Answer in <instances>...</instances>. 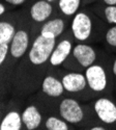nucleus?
<instances>
[{
    "instance_id": "obj_1",
    "label": "nucleus",
    "mask_w": 116,
    "mask_h": 130,
    "mask_svg": "<svg viewBox=\"0 0 116 130\" xmlns=\"http://www.w3.org/2000/svg\"><path fill=\"white\" fill-rule=\"evenodd\" d=\"M56 45V39H50L39 35L33 42L28 56L31 63L34 66H40L45 63L50 56Z\"/></svg>"
},
{
    "instance_id": "obj_13",
    "label": "nucleus",
    "mask_w": 116,
    "mask_h": 130,
    "mask_svg": "<svg viewBox=\"0 0 116 130\" xmlns=\"http://www.w3.org/2000/svg\"><path fill=\"white\" fill-rule=\"evenodd\" d=\"M22 121L28 130H33L40 125L41 115L39 113L38 109L35 106L31 105V106H28L24 110L22 115Z\"/></svg>"
},
{
    "instance_id": "obj_3",
    "label": "nucleus",
    "mask_w": 116,
    "mask_h": 130,
    "mask_svg": "<svg viewBox=\"0 0 116 130\" xmlns=\"http://www.w3.org/2000/svg\"><path fill=\"white\" fill-rule=\"evenodd\" d=\"M72 31L76 40L80 42L87 41L92 32V21L86 13H77L72 23Z\"/></svg>"
},
{
    "instance_id": "obj_8",
    "label": "nucleus",
    "mask_w": 116,
    "mask_h": 130,
    "mask_svg": "<svg viewBox=\"0 0 116 130\" xmlns=\"http://www.w3.org/2000/svg\"><path fill=\"white\" fill-rule=\"evenodd\" d=\"M28 45H29L28 34L25 30H19L15 34V36L12 40L10 47H9V52L13 57L19 58L26 53Z\"/></svg>"
},
{
    "instance_id": "obj_18",
    "label": "nucleus",
    "mask_w": 116,
    "mask_h": 130,
    "mask_svg": "<svg viewBox=\"0 0 116 130\" xmlns=\"http://www.w3.org/2000/svg\"><path fill=\"white\" fill-rule=\"evenodd\" d=\"M104 15L109 24L116 25V5H107L104 10Z\"/></svg>"
},
{
    "instance_id": "obj_26",
    "label": "nucleus",
    "mask_w": 116,
    "mask_h": 130,
    "mask_svg": "<svg viewBox=\"0 0 116 130\" xmlns=\"http://www.w3.org/2000/svg\"><path fill=\"white\" fill-rule=\"evenodd\" d=\"M48 1H50V2H51V1H53V0H48Z\"/></svg>"
},
{
    "instance_id": "obj_19",
    "label": "nucleus",
    "mask_w": 116,
    "mask_h": 130,
    "mask_svg": "<svg viewBox=\"0 0 116 130\" xmlns=\"http://www.w3.org/2000/svg\"><path fill=\"white\" fill-rule=\"evenodd\" d=\"M106 42L112 47H116V25H113L108 29L105 36Z\"/></svg>"
},
{
    "instance_id": "obj_7",
    "label": "nucleus",
    "mask_w": 116,
    "mask_h": 130,
    "mask_svg": "<svg viewBox=\"0 0 116 130\" xmlns=\"http://www.w3.org/2000/svg\"><path fill=\"white\" fill-rule=\"evenodd\" d=\"M64 90L69 93H79L83 91L87 85V80L85 75L81 73H67L61 79Z\"/></svg>"
},
{
    "instance_id": "obj_17",
    "label": "nucleus",
    "mask_w": 116,
    "mask_h": 130,
    "mask_svg": "<svg viewBox=\"0 0 116 130\" xmlns=\"http://www.w3.org/2000/svg\"><path fill=\"white\" fill-rule=\"evenodd\" d=\"M45 125L48 130H67V129H69L66 121H62L56 117H49L46 120Z\"/></svg>"
},
{
    "instance_id": "obj_4",
    "label": "nucleus",
    "mask_w": 116,
    "mask_h": 130,
    "mask_svg": "<svg viewBox=\"0 0 116 130\" xmlns=\"http://www.w3.org/2000/svg\"><path fill=\"white\" fill-rule=\"evenodd\" d=\"M85 77L87 80V85L97 93H101L107 88V74L104 68L99 64H91L90 67L86 68Z\"/></svg>"
},
{
    "instance_id": "obj_16",
    "label": "nucleus",
    "mask_w": 116,
    "mask_h": 130,
    "mask_svg": "<svg viewBox=\"0 0 116 130\" xmlns=\"http://www.w3.org/2000/svg\"><path fill=\"white\" fill-rule=\"evenodd\" d=\"M16 34L15 27L8 22H0V45L12 42Z\"/></svg>"
},
{
    "instance_id": "obj_22",
    "label": "nucleus",
    "mask_w": 116,
    "mask_h": 130,
    "mask_svg": "<svg viewBox=\"0 0 116 130\" xmlns=\"http://www.w3.org/2000/svg\"><path fill=\"white\" fill-rule=\"evenodd\" d=\"M107 5H116V0H103Z\"/></svg>"
},
{
    "instance_id": "obj_12",
    "label": "nucleus",
    "mask_w": 116,
    "mask_h": 130,
    "mask_svg": "<svg viewBox=\"0 0 116 130\" xmlns=\"http://www.w3.org/2000/svg\"><path fill=\"white\" fill-rule=\"evenodd\" d=\"M41 88H43V92L45 94L50 97H54V98L61 96L62 93L64 92V86L62 84V81L53 76H47L43 81Z\"/></svg>"
},
{
    "instance_id": "obj_25",
    "label": "nucleus",
    "mask_w": 116,
    "mask_h": 130,
    "mask_svg": "<svg viewBox=\"0 0 116 130\" xmlns=\"http://www.w3.org/2000/svg\"><path fill=\"white\" fill-rule=\"evenodd\" d=\"M4 12H5V7H4V5L0 3V16L3 15V14H4Z\"/></svg>"
},
{
    "instance_id": "obj_6",
    "label": "nucleus",
    "mask_w": 116,
    "mask_h": 130,
    "mask_svg": "<svg viewBox=\"0 0 116 130\" xmlns=\"http://www.w3.org/2000/svg\"><path fill=\"white\" fill-rule=\"evenodd\" d=\"M72 54L76 60L83 68H88L94 63L97 59V52L91 46L85 44H79L74 47Z\"/></svg>"
},
{
    "instance_id": "obj_11",
    "label": "nucleus",
    "mask_w": 116,
    "mask_h": 130,
    "mask_svg": "<svg viewBox=\"0 0 116 130\" xmlns=\"http://www.w3.org/2000/svg\"><path fill=\"white\" fill-rule=\"evenodd\" d=\"M64 28H65L64 21L60 18H55V19L49 20L48 22L44 24V26L41 27L40 35L46 38L56 39L64 31Z\"/></svg>"
},
{
    "instance_id": "obj_15",
    "label": "nucleus",
    "mask_w": 116,
    "mask_h": 130,
    "mask_svg": "<svg viewBox=\"0 0 116 130\" xmlns=\"http://www.w3.org/2000/svg\"><path fill=\"white\" fill-rule=\"evenodd\" d=\"M59 8L65 16H73L77 14L80 7L81 0H59Z\"/></svg>"
},
{
    "instance_id": "obj_9",
    "label": "nucleus",
    "mask_w": 116,
    "mask_h": 130,
    "mask_svg": "<svg viewBox=\"0 0 116 130\" xmlns=\"http://www.w3.org/2000/svg\"><path fill=\"white\" fill-rule=\"evenodd\" d=\"M73 51V45L72 43L67 40H63L61 41L57 46H55L53 52H52L51 56H50V63L53 67L60 66L66 60L68 55Z\"/></svg>"
},
{
    "instance_id": "obj_24",
    "label": "nucleus",
    "mask_w": 116,
    "mask_h": 130,
    "mask_svg": "<svg viewBox=\"0 0 116 130\" xmlns=\"http://www.w3.org/2000/svg\"><path fill=\"white\" fill-rule=\"evenodd\" d=\"M90 129L91 130H105L106 128H104L103 126H94V127H91Z\"/></svg>"
},
{
    "instance_id": "obj_5",
    "label": "nucleus",
    "mask_w": 116,
    "mask_h": 130,
    "mask_svg": "<svg viewBox=\"0 0 116 130\" xmlns=\"http://www.w3.org/2000/svg\"><path fill=\"white\" fill-rule=\"evenodd\" d=\"M94 111L105 124L116 122V104L108 98H100L94 103Z\"/></svg>"
},
{
    "instance_id": "obj_21",
    "label": "nucleus",
    "mask_w": 116,
    "mask_h": 130,
    "mask_svg": "<svg viewBox=\"0 0 116 130\" xmlns=\"http://www.w3.org/2000/svg\"><path fill=\"white\" fill-rule=\"evenodd\" d=\"M4 1H6L7 3H10V4H14V5H20L24 3L26 0H4Z\"/></svg>"
},
{
    "instance_id": "obj_20",
    "label": "nucleus",
    "mask_w": 116,
    "mask_h": 130,
    "mask_svg": "<svg viewBox=\"0 0 116 130\" xmlns=\"http://www.w3.org/2000/svg\"><path fill=\"white\" fill-rule=\"evenodd\" d=\"M8 50H9V47L7 44H1L0 45V66L3 63V61L5 60L6 58V55L8 53Z\"/></svg>"
},
{
    "instance_id": "obj_23",
    "label": "nucleus",
    "mask_w": 116,
    "mask_h": 130,
    "mask_svg": "<svg viewBox=\"0 0 116 130\" xmlns=\"http://www.w3.org/2000/svg\"><path fill=\"white\" fill-rule=\"evenodd\" d=\"M112 73L116 76V58L114 59L113 61V64H112Z\"/></svg>"
},
{
    "instance_id": "obj_2",
    "label": "nucleus",
    "mask_w": 116,
    "mask_h": 130,
    "mask_svg": "<svg viewBox=\"0 0 116 130\" xmlns=\"http://www.w3.org/2000/svg\"><path fill=\"white\" fill-rule=\"evenodd\" d=\"M59 113L63 120L71 124H78L84 119V111L81 105L72 98H65L60 102Z\"/></svg>"
},
{
    "instance_id": "obj_14",
    "label": "nucleus",
    "mask_w": 116,
    "mask_h": 130,
    "mask_svg": "<svg viewBox=\"0 0 116 130\" xmlns=\"http://www.w3.org/2000/svg\"><path fill=\"white\" fill-rule=\"evenodd\" d=\"M22 122V118L17 111H9L0 123V130H20Z\"/></svg>"
},
{
    "instance_id": "obj_10",
    "label": "nucleus",
    "mask_w": 116,
    "mask_h": 130,
    "mask_svg": "<svg viewBox=\"0 0 116 130\" xmlns=\"http://www.w3.org/2000/svg\"><path fill=\"white\" fill-rule=\"evenodd\" d=\"M52 5L48 0H38L30 8V16L36 22H44L52 14Z\"/></svg>"
}]
</instances>
